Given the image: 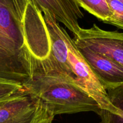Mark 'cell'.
Masks as SVG:
<instances>
[{"mask_svg": "<svg viewBox=\"0 0 123 123\" xmlns=\"http://www.w3.org/2000/svg\"><path fill=\"white\" fill-rule=\"evenodd\" d=\"M28 0H0V78L23 84L31 78L39 55L27 30Z\"/></svg>", "mask_w": 123, "mask_h": 123, "instance_id": "6da1fadb", "label": "cell"}, {"mask_svg": "<svg viewBox=\"0 0 123 123\" xmlns=\"http://www.w3.org/2000/svg\"><path fill=\"white\" fill-rule=\"evenodd\" d=\"M22 85L41 98L55 116L84 112L98 115L101 109L58 65L49 50L46 55L37 58L32 76Z\"/></svg>", "mask_w": 123, "mask_h": 123, "instance_id": "7a4b0ae2", "label": "cell"}, {"mask_svg": "<svg viewBox=\"0 0 123 123\" xmlns=\"http://www.w3.org/2000/svg\"><path fill=\"white\" fill-rule=\"evenodd\" d=\"M63 36L67 46L66 68L64 72L96 101L101 109L123 118V112L111 103L106 90L92 72L73 38L65 29Z\"/></svg>", "mask_w": 123, "mask_h": 123, "instance_id": "3957f363", "label": "cell"}, {"mask_svg": "<svg viewBox=\"0 0 123 123\" xmlns=\"http://www.w3.org/2000/svg\"><path fill=\"white\" fill-rule=\"evenodd\" d=\"M54 117L47 105L24 87L0 100V123H52Z\"/></svg>", "mask_w": 123, "mask_h": 123, "instance_id": "277c9868", "label": "cell"}, {"mask_svg": "<svg viewBox=\"0 0 123 123\" xmlns=\"http://www.w3.org/2000/svg\"><path fill=\"white\" fill-rule=\"evenodd\" d=\"M73 39L78 47L89 48L123 67V32L102 30L94 24L89 28H81Z\"/></svg>", "mask_w": 123, "mask_h": 123, "instance_id": "5b68a950", "label": "cell"}, {"mask_svg": "<svg viewBox=\"0 0 123 123\" xmlns=\"http://www.w3.org/2000/svg\"><path fill=\"white\" fill-rule=\"evenodd\" d=\"M42 13L48 12L71 31L74 37L81 28L78 20L84 15L75 0H32Z\"/></svg>", "mask_w": 123, "mask_h": 123, "instance_id": "8992f818", "label": "cell"}, {"mask_svg": "<svg viewBox=\"0 0 123 123\" xmlns=\"http://www.w3.org/2000/svg\"><path fill=\"white\" fill-rule=\"evenodd\" d=\"M78 48L106 90L123 84V67L121 65L86 47Z\"/></svg>", "mask_w": 123, "mask_h": 123, "instance_id": "52a82bcc", "label": "cell"}, {"mask_svg": "<svg viewBox=\"0 0 123 123\" xmlns=\"http://www.w3.org/2000/svg\"><path fill=\"white\" fill-rule=\"evenodd\" d=\"M110 101L113 106L123 112V84L106 90ZM98 115L100 123H123V118L106 110L101 109Z\"/></svg>", "mask_w": 123, "mask_h": 123, "instance_id": "ba28073f", "label": "cell"}, {"mask_svg": "<svg viewBox=\"0 0 123 123\" xmlns=\"http://www.w3.org/2000/svg\"><path fill=\"white\" fill-rule=\"evenodd\" d=\"M80 7L105 22L111 15L107 0H75Z\"/></svg>", "mask_w": 123, "mask_h": 123, "instance_id": "9c48e42d", "label": "cell"}, {"mask_svg": "<svg viewBox=\"0 0 123 123\" xmlns=\"http://www.w3.org/2000/svg\"><path fill=\"white\" fill-rule=\"evenodd\" d=\"M111 15L104 23L123 30V2L116 0H107Z\"/></svg>", "mask_w": 123, "mask_h": 123, "instance_id": "30bf717a", "label": "cell"}, {"mask_svg": "<svg viewBox=\"0 0 123 123\" xmlns=\"http://www.w3.org/2000/svg\"><path fill=\"white\" fill-rule=\"evenodd\" d=\"M23 88L24 86L20 83L0 78V100L7 98Z\"/></svg>", "mask_w": 123, "mask_h": 123, "instance_id": "8fae6325", "label": "cell"}, {"mask_svg": "<svg viewBox=\"0 0 123 123\" xmlns=\"http://www.w3.org/2000/svg\"><path fill=\"white\" fill-rule=\"evenodd\" d=\"M116 1H121V2H123V0H116Z\"/></svg>", "mask_w": 123, "mask_h": 123, "instance_id": "7c38bea8", "label": "cell"}]
</instances>
